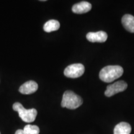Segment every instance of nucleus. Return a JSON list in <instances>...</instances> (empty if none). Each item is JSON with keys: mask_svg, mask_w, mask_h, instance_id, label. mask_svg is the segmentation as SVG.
Returning <instances> with one entry per match:
<instances>
[{"mask_svg": "<svg viewBox=\"0 0 134 134\" xmlns=\"http://www.w3.org/2000/svg\"><path fill=\"white\" fill-rule=\"evenodd\" d=\"M124 70L119 65L106 66L99 72V78L105 83H110L118 79L123 75Z\"/></svg>", "mask_w": 134, "mask_h": 134, "instance_id": "nucleus-1", "label": "nucleus"}, {"mask_svg": "<svg viewBox=\"0 0 134 134\" xmlns=\"http://www.w3.org/2000/svg\"><path fill=\"white\" fill-rule=\"evenodd\" d=\"M83 104L82 98L74 92L66 91L63 94L61 105L62 108H66L69 109H75Z\"/></svg>", "mask_w": 134, "mask_h": 134, "instance_id": "nucleus-2", "label": "nucleus"}, {"mask_svg": "<svg viewBox=\"0 0 134 134\" xmlns=\"http://www.w3.org/2000/svg\"><path fill=\"white\" fill-rule=\"evenodd\" d=\"M13 110L17 111L19 114V116L25 122H32L36 120L37 111L36 109H26L19 103H15L13 105Z\"/></svg>", "mask_w": 134, "mask_h": 134, "instance_id": "nucleus-3", "label": "nucleus"}, {"mask_svg": "<svg viewBox=\"0 0 134 134\" xmlns=\"http://www.w3.org/2000/svg\"><path fill=\"white\" fill-rule=\"evenodd\" d=\"M85 66L81 63H75L69 65L64 70V75L68 78H76L81 76L85 73Z\"/></svg>", "mask_w": 134, "mask_h": 134, "instance_id": "nucleus-4", "label": "nucleus"}, {"mask_svg": "<svg viewBox=\"0 0 134 134\" xmlns=\"http://www.w3.org/2000/svg\"><path fill=\"white\" fill-rule=\"evenodd\" d=\"M127 88V84L124 81H119L107 86L105 91V95L108 97H111L115 94L125 91Z\"/></svg>", "mask_w": 134, "mask_h": 134, "instance_id": "nucleus-5", "label": "nucleus"}, {"mask_svg": "<svg viewBox=\"0 0 134 134\" xmlns=\"http://www.w3.org/2000/svg\"><path fill=\"white\" fill-rule=\"evenodd\" d=\"M86 38L91 42H104L108 39V34L104 31L96 32H89L86 35Z\"/></svg>", "mask_w": 134, "mask_h": 134, "instance_id": "nucleus-6", "label": "nucleus"}, {"mask_svg": "<svg viewBox=\"0 0 134 134\" xmlns=\"http://www.w3.org/2000/svg\"><path fill=\"white\" fill-rule=\"evenodd\" d=\"M38 89V85L34 81H29L20 86L19 91L23 94H31L35 93Z\"/></svg>", "mask_w": 134, "mask_h": 134, "instance_id": "nucleus-7", "label": "nucleus"}, {"mask_svg": "<svg viewBox=\"0 0 134 134\" xmlns=\"http://www.w3.org/2000/svg\"><path fill=\"white\" fill-rule=\"evenodd\" d=\"M92 6L90 3L87 1L76 3L72 7V11L76 14H84L88 13L91 9Z\"/></svg>", "mask_w": 134, "mask_h": 134, "instance_id": "nucleus-8", "label": "nucleus"}, {"mask_svg": "<svg viewBox=\"0 0 134 134\" xmlns=\"http://www.w3.org/2000/svg\"><path fill=\"white\" fill-rule=\"evenodd\" d=\"M122 23L127 31L134 33V16L130 14H125L122 19Z\"/></svg>", "mask_w": 134, "mask_h": 134, "instance_id": "nucleus-9", "label": "nucleus"}, {"mask_svg": "<svg viewBox=\"0 0 134 134\" xmlns=\"http://www.w3.org/2000/svg\"><path fill=\"white\" fill-rule=\"evenodd\" d=\"M132 127L129 123L122 122L118 124L114 129V134H130Z\"/></svg>", "mask_w": 134, "mask_h": 134, "instance_id": "nucleus-10", "label": "nucleus"}, {"mask_svg": "<svg viewBox=\"0 0 134 134\" xmlns=\"http://www.w3.org/2000/svg\"><path fill=\"white\" fill-rule=\"evenodd\" d=\"M60 26V23L55 19H51L48 21L43 26V30L46 32H51L57 31L59 29Z\"/></svg>", "mask_w": 134, "mask_h": 134, "instance_id": "nucleus-11", "label": "nucleus"}, {"mask_svg": "<svg viewBox=\"0 0 134 134\" xmlns=\"http://www.w3.org/2000/svg\"><path fill=\"white\" fill-rule=\"evenodd\" d=\"M23 130L26 134H39L40 133V129L38 127L37 125L31 124L26 125Z\"/></svg>", "mask_w": 134, "mask_h": 134, "instance_id": "nucleus-12", "label": "nucleus"}, {"mask_svg": "<svg viewBox=\"0 0 134 134\" xmlns=\"http://www.w3.org/2000/svg\"><path fill=\"white\" fill-rule=\"evenodd\" d=\"M15 134H26V133H25L24 130L19 129V130H17V131L16 132V133H15Z\"/></svg>", "mask_w": 134, "mask_h": 134, "instance_id": "nucleus-13", "label": "nucleus"}, {"mask_svg": "<svg viewBox=\"0 0 134 134\" xmlns=\"http://www.w3.org/2000/svg\"><path fill=\"white\" fill-rule=\"evenodd\" d=\"M0 134H1V133H0Z\"/></svg>", "mask_w": 134, "mask_h": 134, "instance_id": "nucleus-14", "label": "nucleus"}]
</instances>
